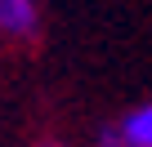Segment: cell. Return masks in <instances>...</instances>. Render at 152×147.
I'll list each match as a JSON object with an SVG mask.
<instances>
[{
  "mask_svg": "<svg viewBox=\"0 0 152 147\" xmlns=\"http://www.w3.org/2000/svg\"><path fill=\"white\" fill-rule=\"evenodd\" d=\"M99 147H152V103H139L121 120L103 125Z\"/></svg>",
  "mask_w": 152,
  "mask_h": 147,
  "instance_id": "6da1fadb",
  "label": "cell"
},
{
  "mask_svg": "<svg viewBox=\"0 0 152 147\" xmlns=\"http://www.w3.org/2000/svg\"><path fill=\"white\" fill-rule=\"evenodd\" d=\"M40 5L36 0H0V36L5 40H36Z\"/></svg>",
  "mask_w": 152,
  "mask_h": 147,
  "instance_id": "7a4b0ae2",
  "label": "cell"
}]
</instances>
